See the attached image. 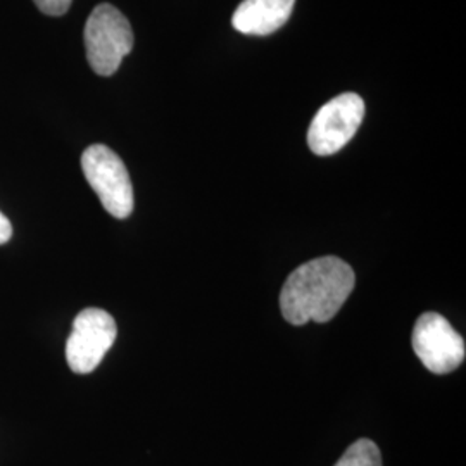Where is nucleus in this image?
<instances>
[{
  "instance_id": "f257e3e1",
  "label": "nucleus",
  "mask_w": 466,
  "mask_h": 466,
  "mask_svg": "<svg viewBox=\"0 0 466 466\" xmlns=\"http://www.w3.org/2000/svg\"><path fill=\"white\" fill-rule=\"evenodd\" d=\"M356 277L335 256L318 258L294 269L280 292L282 315L292 325L330 321L350 299Z\"/></svg>"
},
{
  "instance_id": "6e6552de",
  "label": "nucleus",
  "mask_w": 466,
  "mask_h": 466,
  "mask_svg": "<svg viewBox=\"0 0 466 466\" xmlns=\"http://www.w3.org/2000/svg\"><path fill=\"white\" fill-rule=\"evenodd\" d=\"M335 466H382V456L373 441L360 439L350 444Z\"/></svg>"
},
{
  "instance_id": "9d476101",
  "label": "nucleus",
  "mask_w": 466,
  "mask_h": 466,
  "mask_svg": "<svg viewBox=\"0 0 466 466\" xmlns=\"http://www.w3.org/2000/svg\"><path fill=\"white\" fill-rule=\"evenodd\" d=\"M11 237H13V225L7 218L0 213V246L9 242Z\"/></svg>"
},
{
  "instance_id": "423d86ee",
  "label": "nucleus",
  "mask_w": 466,
  "mask_h": 466,
  "mask_svg": "<svg viewBox=\"0 0 466 466\" xmlns=\"http://www.w3.org/2000/svg\"><path fill=\"white\" fill-rule=\"evenodd\" d=\"M411 342L418 360L435 375L451 373L465 361L463 337L437 313H425L418 318Z\"/></svg>"
},
{
  "instance_id": "39448f33",
  "label": "nucleus",
  "mask_w": 466,
  "mask_h": 466,
  "mask_svg": "<svg viewBox=\"0 0 466 466\" xmlns=\"http://www.w3.org/2000/svg\"><path fill=\"white\" fill-rule=\"evenodd\" d=\"M116 335L115 318L99 308H86L73 321L66 342L67 367L78 375L92 373L113 348Z\"/></svg>"
},
{
  "instance_id": "1a4fd4ad",
  "label": "nucleus",
  "mask_w": 466,
  "mask_h": 466,
  "mask_svg": "<svg viewBox=\"0 0 466 466\" xmlns=\"http://www.w3.org/2000/svg\"><path fill=\"white\" fill-rule=\"evenodd\" d=\"M35 5L47 16H63L66 15L73 0H34Z\"/></svg>"
},
{
  "instance_id": "f03ea898",
  "label": "nucleus",
  "mask_w": 466,
  "mask_h": 466,
  "mask_svg": "<svg viewBox=\"0 0 466 466\" xmlns=\"http://www.w3.org/2000/svg\"><path fill=\"white\" fill-rule=\"evenodd\" d=\"M85 49L90 67L100 76H111L134 49L130 21L111 4H100L85 25Z\"/></svg>"
},
{
  "instance_id": "7ed1b4c3",
  "label": "nucleus",
  "mask_w": 466,
  "mask_h": 466,
  "mask_svg": "<svg viewBox=\"0 0 466 466\" xmlns=\"http://www.w3.org/2000/svg\"><path fill=\"white\" fill-rule=\"evenodd\" d=\"M85 178L97 194L104 209L117 219L134 211V187L128 169L115 150L96 144L82 154Z\"/></svg>"
},
{
  "instance_id": "0eeeda50",
  "label": "nucleus",
  "mask_w": 466,
  "mask_h": 466,
  "mask_svg": "<svg viewBox=\"0 0 466 466\" xmlns=\"http://www.w3.org/2000/svg\"><path fill=\"white\" fill-rule=\"evenodd\" d=\"M296 0H244L233 13L232 25L244 35L275 34L289 21Z\"/></svg>"
},
{
  "instance_id": "20e7f679",
  "label": "nucleus",
  "mask_w": 466,
  "mask_h": 466,
  "mask_svg": "<svg viewBox=\"0 0 466 466\" xmlns=\"http://www.w3.org/2000/svg\"><path fill=\"white\" fill-rule=\"evenodd\" d=\"M365 117V100L358 94H342L327 102L308 130V146L317 156H332L344 149Z\"/></svg>"
}]
</instances>
